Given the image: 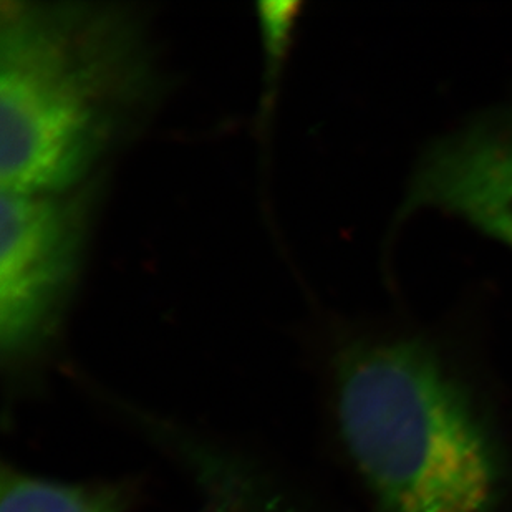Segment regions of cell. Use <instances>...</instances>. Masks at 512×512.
Masks as SVG:
<instances>
[{
	"label": "cell",
	"instance_id": "6da1fadb",
	"mask_svg": "<svg viewBox=\"0 0 512 512\" xmlns=\"http://www.w3.org/2000/svg\"><path fill=\"white\" fill-rule=\"evenodd\" d=\"M0 9V186L68 193L150 105V42L120 5L4 0Z\"/></svg>",
	"mask_w": 512,
	"mask_h": 512
},
{
	"label": "cell",
	"instance_id": "7a4b0ae2",
	"mask_svg": "<svg viewBox=\"0 0 512 512\" xmlns=\"http://www.w3.org/2000/svg\"><path fill=\"white\" fill-rule=\"evenodd\" d=\"M337 408L383 512H493L501 481L493 445L428 345L355 343L337 367Z\"/></svg>",
	"mask_w": 512,
	"mask_h": 512
},
{
	"label": "cell",
	"instance_id": "3957f363",
	"mask_svg": "<svg viewBox=\"0 0 512 512\" xmlns=\"http://www.w3.org/2000/svg\"><path fill=\"white\" fill-rule=\"evenodd\" d=\"M88 199L78 193L0 194V348L39 352L62 322L77 282Z\"/></svg>",
	"mask_w": 512,
	"mask_h": 512
},
{
	"label": "cell",
	"instance_id": "277c9868",
	"mask_svg": "<svg viewBox=\"0 0 512 512\" xmlns=\"http://www.w3.org/2000/svg\"><path fill=\"white\" fill-rule=\"evenodd\" d=\"M406 204L453 214L512 249V105L479 115L430 146Z\"/></svg>",
	"mask_w": 512,
	"mask_h": 512
},
{
	"label": "cell",
	"instance_id": "5b68a950",
	"mask_svg": "<svg viewBox=\"0 0 512 512\" xmlns=\"http://www.w3.org/2000/svg\"><path fill=\"white\" fill-rule=\"evenodd\" d=\"M118 489L77 486L5 469L0 512H123Z\"/></svg>",
	"mask_w": 512,
	"mask_h": 512
}]
</instances>
